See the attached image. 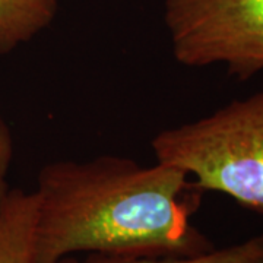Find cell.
Listing matches in <instances>:
<instances>
[{
  "label": "cell",
  "mask_w": 263,
  "mask_h": 263,
  "mask_svg": "<svg viewBox=\"0 0 263 263\" xmlns=\"http://www.w3.org/2000/svg\"><path fill=\"white\" fill-rule=\"evenodd\" d=\"M15 157V142L9 124L0 111V203L9 192L8 174Z\"/></svg>",
  "instance_id": "obj_7"
},
{
  "label": "cell",
  "mask_w": 263,
  "mask_h": 263,
  "mask_svg": "<svg viewBox=\"0 0 263 263\" xmlns=\"http://www.w3.org/2000/svg\"><path fill=\"white\" fill-rule=\"evenodd\" d=\"M34 226V193L9 189L0 203V263H35Z\"/></svg>",
  "instance_id": "obj_4"
},
{
  "label": "cell",
  "mask_w": 263,
  "mask_h": 263,
  "mask_svg": "<svg viewBox=\"0 0 263 263\" xmlns=\"http://www.w3.org/2000/svg\"><path fill=\"white\" fill-rule=\"evenodd\" d=\"M164 21L180 65H222L240 81L263 70V0H165Z\"/></svg>",
  "instance_id": "obj_3"
},
{
  "label": "cell",
  "mask_w": 263,
  "mask_h": 263,
  "mask_svg": "<svg viewBox=\"0 0 263 263\" xmlns=\"http://www.w3.org/2000/svg\"><path fill=\"white\" fill-rule=\"evenodd\" d=\"M57 263H263V233L241 243L222 249H211L205 253L183 257H151V256H113L89 253L82 260L67 256Z\"/></svg>",
  "instance_id": "obj_6"
},
{
  "label": "cell",
  "mask_w": 263,
  "mask_h": 263,
  "mask_svg": "<svg viewBox=\"0 0 263 263\" xmlns=\"http://www.w3.org/2000/svg\"><path fill=\"white\" fill-rule=\"evenodd\" d=\"M151 148L155 161L187 173L199 190L224 193L263 216V91L161 130Z\"/></svg>",
  "instance_id": "obj_2"
},
{
  "label": "cell",
  "mask_w": 263,
  "mask_h": 263,
  "mask_svg": "<svg viewBox=\"0 0 263 263\" xmlns=\"http://www.w3.org/2000/svg\"><path fill=\"white\" fill-rule=\"evenodd\" d=\"M59 0H0V54L32 41L53 24Z\"/></svg>",
  "instance_id": "obj_5"
},
{
  "label": "cell",
  "mask_w": 263,
  "mask_h": 263,
  "mask_svg": "<svg viewBox=\"0 0 263 263\" xmlns=\"http://www.w3.org/2000/svg\"><path fill=\"white\" fill-rule=\"evenodd\" d=\"M35 263L75 253L183 257L212 243L192 224L203 192L183 170L117 155L46 164L37 176Z\"/></svg>",
  "instance_id": "obj_1"
}]
</instances>
